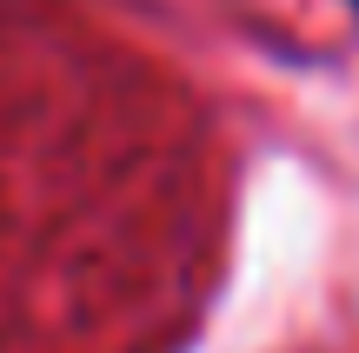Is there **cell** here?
<instances>
[{
  "label": "cell",
  "instance_id": "1",
  "mask_svg": "<svg viewBox=\"0 0 359 353\" xmlns=\"http://www.w3.org/2000/svg\"><path fill=\"white\" fill-rule=\"evenodd\" d=\"M346 7H359V0H346Z\"/></svg>",
  "mask_w": 359,
  "mask_h": 353
}]
</instances>
